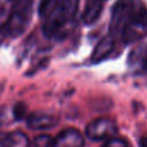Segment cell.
Returning a JSON list of instances; mask_svg holds the SVG:
<instances>
[{"instance_id": "cell-1", "label": "cell", "mask_w": 147, "mask_h": 147, "mask_svg": "<svg viewBox=\"0 0 147 147\" xmlns=\"http://www.w3.org/2000/svg\"><path fill=\"white\" fill-rule=\"evenodd\" d=\"M79 0H56L52 11L45 20L42 31L46 37L56 34L68 22H70L78 9Z\"/></svg>"}, {"instance_id": "cell-2", "label": "cell", "mask_w": 147, "mask_h": 147, "mask_svg": "<svg viewBox=\"0 0 147 147\" xmlns=\"http://www.w3.org/2000/svg\"><path fill=\"white\" fill-rule=\"evenodd\" d=\"M147 36V8L138 7L127 23L125 24L121 37L124 44L129 45Z\"/></svg>"}, {"instance_id": "cell-3", "label": "cell", "mask_w": 147, "mask_h": 147, "mask_svg": "<svg viewBox=\"0 0 147 147\" xmlns=\"http://www.w3.org/2000/svg\"><path fill=\"white\" fill-rule=\"evenodd\" d=\"M118 127L116 122L110 117H98L91 121L85 127V136L94 141L98 140H108L114 138L117 133Z\"/></svg>"}, {"instance_id": "cell-4", "label": "cell", "mask_w": 147, "mask_h": 147, "mask_svg": "<svg viewBox=\"0 0 147 147\" xmlns=\"http://www.w3.org/2000/svg\"><path fill=\"white\" fill-rule=\"evenodd\" d=\"M138 7H136V0H118L113 9H111V16H110V34H117L122 33L125 24L134 13V10Z\"/></svg>"}, {"instance_id": "cell-5", "label": "cell", "mask_w": 147, "mask_h": 147, "mask_svg": "<svg viewBox=\"0 0 147 147\" xmlns=\"http://www.w3.org/2000/svg\"><path fill=\"white\" fill-rule=\"evenodd\" d=\"M30 20V9L29 5H17V8L10 14L7 20L6 28L10 36L21 34L26 28Z\"/></svg>"}, {"instance_id": "cell-6", "label": "cell", "mask_w": 147, "mask_h": 147, "mask_svg": "<svg viewBox=\"0 0 147 147\" xmlns=\"http://www.w3.org/2000/svg\"><path fill=\"white\" fill-rule=\"evenodd\" d=\"M59 118L47 111H34L26 118V125L33 131H44L57 125Z\"/></svg>"}, {"instance_id": "cell-7", "label": "cell", "mask_w": 147, "mask_h": 147, "mask_svg": "<svg viewBox=\"0 0 147 147\" xmlns=\"http://www.w3.org/2000/svg\"><path fill=\"white\" fill-rule=\"evenodd\" d=\"M84 136L75 127L63 129L55 138V147H83Z\"/></svg>"}, {"instance_id": "cell-8", "label": "cell", "mask_w": 147, "mask_h": 147, "mask_svg": "<svg viewBox=\"0 0 147 147\" xmlns=\"http://www.w3.org/2000/svg\"><path fill=\"white\" fill-rule=\"evenodd\" d=\"M114 46H115V38H114V36H111L110 33L105 36L96 44V46L94 47L92 56H91L92 61L98 62V61H101V60L106 59L107 56H109L110 53L114 49Z\"/></svg>"}, {"instance_id": "cell-9", "label": "cell", "mask_w": 147, "mask_h": 147, "mask_svg": "<svg viewBox=\"0 0 147 147\" xmlns=\"http://www.w3.org/2000/svg\"><path fill=\"white\" fill-rule=\"evenodd\" d=\"M103 1L101 0H87L83 11V21L85 24H93L101 15Z\"/></svg>"}, {"instance_id": "cell-10", "label": "cell", "mask_w": 147, "mask_h": 147, "mask_svg": "<svg viewBox=\"0 0 147 147\" xmlns=\"http://www.w3.org/2000/svg\"><path fill=\"white\" fill-rule=\"evenodd\" d=\"M33 147H55V138L49 134H39L32 141Z\"/></svg>"}, {"instance_id": "cell-11", "label": "cell", "mask_w": 147, "mask_h": 147, "mask_svg": "<svg viewBox=\"0 0 147 147\" xmlns=\"http://www.w3.org/2000/svg\"><path fill=\"white\" fill-rule=\"evenodd\" d=\"M10 138H11V147H29L30 146L29 138L20 131L10 132Z\"/></svg>"}, {"instance_id": "cell-12", "label": "cell", "mask_w": 147, "mask_h": 147, "mask_svg": "<svg viewBox=\"0 0 147 147\" xmlns=\"http://www.w3.org/2000/svg\"><path fill=\"white\" fill-rule=\"evenodd\" d=\"M56 0H40L39 6H38V14L41 17H47L48 14L52 11Z\"/></svg>"}, {"instance_id": "cell-13", "label": "cell", "mask_w": 147, "mask_h": 147, "mask_svg": "<svg viewBox=\"0 0 147 147\" xmlns=\"http://www.w3.org/2000/svg\"><path fill=\"white\" fill-rule=\"evenodd\" d=\"M26 115V106L23 102H17L15 103L14 108H13V116L15 119L21 121L25 117Z\"/></svg>"}, {"instance_id": "cell-14", "label": "cell", "mask_w": 147, "mask_h": 147, "mask_svg": "<svg viewBox=\"0 0 147 147\" xmlns=\"http://www.w3.org/2000/svg\"><path fill=\"white\" fill-rule=\"evenodd\" d=\"M101 147H127V141L123 138H110L106 140V142Z\"/></svg>"}, {"instance_id": "cell-15", "label": "cell", "mask_w": 147, "mask_h": 147, "mask_svg": "<svg viewBox=\"0 0 147 147\" xmlns=\"http://www.w3.org/2000/svg\"><path fill=\"white\" fill-rule=\"evenodd\" d=\"M0 147H11L10 132H0Z\"/></svg>"}, {"instance_id": "cell-16", "label": "cell", "mask_w": 147, "mask_h": 147, "mask_svg": "<svg viewBox=\"0 0 147 147\" xmlns=\"http://www.w3.org/2000/svg\"><path fill=\"white\" fill-rule=\"evenodd\" d=\"M139 147H147V136L140 138V140H139Z\"/></svg>"}, {"instance_id": "cell-17", "label": "cell", "mask_w": 147, "mask_h": 147, "mask_svg": "<svg viewBox=\"0 0 147 147\" xmlns=\"http://www.w3.org/2000/svg\"><path fill=\"white\" fill-rule=\"evenodd\" d=\"M3 121H5V110L2 107H0V125L3 123Z\"/></svg>"}, {"instance_id": "cell-18", "label": "cell", "mask_w": 147, "mask_h": 147, "mask_svg": "<svg viewBox=\"0 0 147 147\" xmlns=\"http://www.w3.org/2000/svg\"><path fill=\"white\" fill-rule=\"evenodd\" d=\"M145 68H146V70H147V57H146V61H145Z\"/></svg>"}, {"instance_id": "cell-19", "label": "cell", "mask_w": 147, "mask_h": 147, "mask_svg": "<svg viewBox=\"0 0 147 147\" xmlns=\"http://www.w3.org/2000/svg\"><path fill=\"white\" fill-rule=\"evenodd\" d=\"M101 1H103V2H105V1H106V0H101Z\"/></svg>"}]
</instances>
